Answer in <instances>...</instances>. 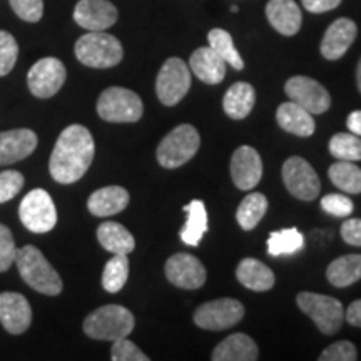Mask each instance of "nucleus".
<instances>
[{"instance_id": "f257e3e1", "label": "nucleus", "mask_w": 361, "mask_h": 361, "mask_svg": "<svg viewBox=\"0 0 361 361\" xmlns=\"http://www.w3.org/2000/svg\"><path fill=\"white\" fill-rule=\"evenodd\" d=\"M96 154V144L87 128L72 124L62 130L49 161L54 180L72 184L87 173Z\"/></svg>"}, {"instance_id": "f03ea898", "label": "nucleus", "mask_w": 361, "mask_h": 361, "mask_svg": "<svg viewBox=\"0 0 361 361\" xmlns=\"http://www.w3.org/2000/svg\"><path fill=\"white\" fill-rule=\"evenodd\" d=\"M16 264L20 276L35 291L45 296H57L62 293V279L52 268L39 247L25 245L16 252Z\"/></svg>"}, {"instance_id": "7ed1b4c3", "label": "nucleus", "mask_w": 361, "mask_h": 361, "mask_svg": "<svg viewBox=\"0 0 361 361\" xmlns=\"http://www.w3.org/2000/svg\"><path fill=\"white\" fill-rule=\"evenodd\" d=\"M134 314L121 305H106L92 311L84 319V333L92 340L116 341L133 333Z\"/></svg>"}, {"instance_id": "20e7f679", "label": "nucleus", "mask_w": 361, "mask_h": 361, "mask_svg": "<svg viewBox=\"0 0 361 361\" xmlns=\"http://www.w3.org/2000/svg\"><path fill=\"white\" fill-rule=\"evenodd\" d=\"M75 57L80 64L92 69H111L123 61L124 49L119 39L104 30L84 34L74 47Z\"/></svg>"}, {"instance_id": "39448f33", "label": "nucleus", "mask_w": 361, "mask_h": 361, "mask_svg": "<svg viewBox=\"0 0 361 361\" xmlns=\"http://www.w3.org/2000/svg\"><path fill=\"white\" fill-rule=\"evenodd\" d=\"M201 146V135L191 124H180L174 128L159 142L156 151L157 162L166 169L184 166L196 156Z\"/></svg>"}, {"instance_id": "423d86ee", "label": "nucleus", "mask_w": 361, "mask_h": 361, "mask_svg": "<svg viewBox=\"0 0 361 361\" xmlns=\"http://www.w3.org/2000/svg\"><path fill=\"white\" fill-rule=\"evenodd\" d=\"M296 305L313 319L323 335H336L345 322V308L333 296L303 291L296 296Z\"/></svg>"}, {"instance_id": "0eeeda50", "label": "nucleus", "mask_w": 361, "mask_h": 361, "mask_svg": "<svg viewBox=\"0 0 361 361\" xmlns=\"http://www.w3.org/2000/svg\"><path fill=\"white\" fill-rule=\"evenodd\" d=\"M97 114L107 123H137L144 114L141 97L126 87H109L99 96Z\"/></svg>"}, {"instance_id": "6e6552de", "label": "nucleus", "mask_w": 361, "mask_h": 361, "mask_svg": "<svg viewBox=\"0 0 361 361\" xmlns=\"http://www.w3.org/2000/svg\"><path fill=\"white\" fill-rule=\"evenodd\" d=\"M19 218L30 233L52 231L57 224V209L51 194L45 189H32L20 202Z\"/></svg>"}, {"instance_id": "1a4fd4ad", "label": "nucleus", "mask_w": 361, "mask_h": 361, "mask_svg": "<svg viewBox=\"0 0 361 361\" xmlns=\"http://www.w3.org/2000/svg\"><path fill=\"white\" fill-rule=\"evenodd\" d=\"M191 89V71L179 57H171L161 67L156 79V94L164 106H176Z\"/></svg>"}, {"instance_id": "9d476101", "label": "nucleus", "mask_w": 361, "mask_h": 361, "mask_svg": "<svg viewBox=\"0 0 361 361\" xmlns=\"http://www.w3.org/2000/svg\"><path fill=\"white\" fill-rule=\"evenodd\" d=\"M245 316V306L234 298H219L207 301L194 311V323L209 331H223L241 322Z\"/></svg>"}, {"instance_id": "9b49d317", "label": "nucleus", "mask_w": 361, "mask_h": 361, "mask_svg": "<svg viewBox=\"0 0 361 361\" xmlns=\"http://www.w3.org/2000/svg\"><path fill=\"white\" fill-rule=\"evenodd\" d=\"M284 186L301 201H313L322 191L318 174L303 157L293 156L283 164Z\"/></svg>"}, {"instance_id": "f8f14e48", "label": "nucleus", "mask_w": 361, "mask_h": 361, "mask_svg": "<svg viewBox=\"0 0 361 361\" xmlns=\"http://www.w3.org/2000/svg\"><path fill=\"white\" fill-rule=\"evenodd\" d=\"M66 66L56 57H44L30 67L27 85L32 96L39 99L54 97L66 82Z\"/></svg>"}, {"instance_id": "ddd939ff", "label": "nucleus", "mask_w": 361, "mask_h": 361, "mask_svg": "<svg viewBox=\"0 0 361 361\" xmlns=\"http://www.w3.org/2000/svg\"><path fill=\"white\" fill-rule=\"evenodd\" d=\"M284 92L311 114H324L331 107V96L318 80L306 78V75H295L284 84Z\"/></svg>"}, {"instance_id": "4468645a", "label": "nucleus", "mask_w": 361, "mask_h": 361, "mask_svg": "<svg viewBox=\"0 0 361 361\" xmlns=\"http://www.w3.org/2000/svg\"><path fill=\"white\" fill-rule=\"evenodd\" d=\"M166 278L171 284L183 290H200L206 283V268L196 256L189 252H176L166 261Z\"/></svg>"}, {"instance_id": "2eb2a0df", "label": "nucleus", "mask_w": 361, "mask_h": 361, "mask_svg": "<svg viewBox=\"0 0 361 361\" xmlns=\"http://www.w3.org/2000/svg\"><path fill=\"white\" fill-rule=\"evenodd\" d=\"M231 178L241 191H251L263 178V161L255 147L241 146L231 157Z\"/></svg>"}, {"instance_id": "dca6fc26", "label": "nucleus", "mask_w": 361, "mask_h": 361, "mask_svg": "<svg viewBox=\"0 0 361 361\" xmlns=\"http://www.w3.org/2000/svg\"><path fill=\"white\" fill-rule=\"evenodd\" d=\"M119 12L107 0H79L74 8L75 24L89 30H107L117 22Z\"/></svg>"}, {"instance_id": "f3484780", "label": "nucleus", "mask_w": 361, "mask_h": 361, "mask_svg": "<svg viewBox=\"0 0 361 361\" xmlns=\"http://www.w3.org/2000/svg\"><path fill=\"white\" fill-rule=\"evenodd\" d=\"M0 323L11 335H22L32 323V308L20 293H0Z\"/></svg>"}, {"instance_id": "a211bd4d", "label": "nucleus", "mask_w": 361, "mask_h": 361, "mask_svg": "<svg viewBox=\"0 0 361 361\" xmlns=\"http://www.w3.org/2000/svg\"><path fill=\"white\" fill-rule=\"evenodd\" d=\"M37 134L30 129L0 133V166H8L29 157L37 147Z\"/></svg>"}, {"instance_id": "6ab92c4d", "label": "nucleus", "mask_w": 361, "mask_h": 361, "mask_svg": "<svg viewBox=\"0 0 361 361\" xmlns=\"http://www.w3.org/2000/svg\"><path fill=\"white\" fill-rule=\"evenodd\" d=\"M356 34H358V27L351 19L341 17L333 22L324 32V37L322 40V56L328 61H338L345 56L346 51L355 42Z\"/></svg>"}, {"instance_id": "aec40b11", "label": "nucleus", "mask_w": 361, "mask_h": 361, "mask_svg": "<svg viewBox=\"0 0 361 361\" xmlns=\"http://www.w3.org/2000/svg\"><path fill=\"white\" fill-rule=\"evenodd\" d=\"M266 17L274 30L288 37L298 34L303 22L301 8L295 0H269L266 6Z\"/></svg>"}, {"instance_id": "412c9836", "label": "nucleus", "mask_w": 361, "mask_h": 361, "mask_svg": "<svg viewBox=\"0 0 361 361\" xmlns=\"http://www.w3.org/2000/svg\"><path fill=\"white\" fill-rule=\"evenodd\" d=\"M129 192L123 186H106L89 196L87 209L97 218H107L123 213L129 204Z\"/></svg>"}, {"instance_id": "4be33fe9", "label": "nucleus", "mask_w": 361, "mask_h": 361, "mask_svg": "<svg viewBox=\"0 0 361 361\" xmlns=\"http://www.w3.org/2000/svg\"><path fill=\"white\" fill-rule=\"evenodd\" d=\"M189 66H191L192 74L202 82L218 85L226 78V66L228 64L207 45V47H200L192 52Z\"/></svg>"}, {"instance_id": "5701e85b", "label": "nucleus", "mask_w": 361, "mask_h": 361, "mask_svg": "<svg viewBox=\"0 0 361 361\" xmlns=\"http://www.w3.org/2000/svg\"><path fill=\"white\" fill-rule=\"evenodd\" d=\"M211 358L213 361H256L259 358V350L251 336L234 333L216 346Z\"/></svg>"}, {"instance_id": "b1692460", "label": "nucleus", "mask_w": 361, "mask_h": 361, "mask_svg": "<svg viewBox=\"0 0 361 361\" xmlns=\"http://www.w3.org/2000/svg\"><path fill=\"white\" fill-rule=\"evenodd\" d=\"M276 121L279 128L298 137H311L316 129L313 114L293 101L284 102L278 107Z\"/></svg>"}, {"instance_id": "393cba45", "label": "nucleus", "mask_w": 361, "mask_h": 361, "mask_svg": "<svg viewBox=\"0 0 361 361\" xmlns=\"http://www.w3.org/2000/svg\"><path fill=\"white\" fill-rule=\"evenodd\" d=\"M236 278L251 291H269L274 286V273L255 258H245L238 264Z\"/></svg>"}, {"instance_id": "a878e982", "label": "nucleus", "mask_w": 361, "mask_h": 361, "mask_svg": "<svg viewBox=\"0 0 361 361\" xmlns=\"http://www.w3.org/2000/svg\"><path fill=\"white\" fill-rule=\"evenodd\" d=\"M97 239L101 246L112 255H129L134 251L135 239L129 229L114 221H106L97 228Z\"/></svg>"}, {"instance_id": "bb28decb", "label": "nucleus", "mask_w": 361, "mask_h": 361, "mask_svg": "<svg viewBox=\"0 0 361 361\" xmlns=\"http://www.w3.org/2000/svg\"><path fill=\"white\" fill-rule=\"evenodd\" d=\"M256 102L255 87L247 82H236L226 90L223 99L224 112L231 119H245L251 114L252 107Z\"/></svg>"}, {"instance_id": "cd10ccee", "label": "nucleus", "mask_w": 361, "mask_h": 361, "mask_svg": "<svg viewBox=\"0 0 361 361\" xmlns=\"http://www.w3.org/2000/svg\"><path fill=\"white\" fill-rule=\"evenodd\" d=\"M188 214L186 224L180 229V239L184 245L197 246L207 233V211L206 204L201 200H194L183 207Z\"/></svg>"}, {"instance_id": "c85d7f7f", "label": "nucleus", "mask_w": 361, "mask_h": 361, "mask_svg": "<svg viewBox=\"0 0 361 361\" xmlns=\"http://www.w3.org/2000/svg\"><path fill=\"white\" fill-rule=\"evenodd\" d=\"M328 281L336 288H348L361 279V255H346L331 261L326 269Z\"/></svg>"}, {"instance_id": "c756f323", "label": "nucleus", "mask_w": 361, "mask_h": 361, "mask_svg": "<svg viewBox=\"0 0 361 361\" xmlns=\"http://www.w3.org/2000/svg\"><path fill=\"white\" fill-rule=\"evenodd\" d=\"M268 197L261 192H251L247 194L245 200L241 201L238 211H236V219L239 226H241L245 231H252L256 226L259 224V221L264 218L266 211H268Z\"/></svg>"}, {"instance_id": "7c9ffc66", "label": "nucleus", "mask_w": 361, "mask_h": 361, "mask_svg": "<svg viewBox=\"0 0 361 361\" xmlns=\"http://www.w3.org/2000/svg\"><path fill=\"white\" fill-rule=\"evenodd\" d=\"M328 176L331 183L343 192L361 194V169L351 161H336L329 166Z\"/></svg>"}, {"instance_id": "2f4dec72", "label": "nucleus", "mask_w": 361, "mask_h": 361, "mask_svg": "<svg viewBox=\"0 0 361 361\" xmlns=\"http://www.w3.org/2000/svg\"><path fill=\"white\" fill-rule=\"evenodd\" d=\"M207 42H209V47L218 54V56L223 59L226 64H229L233 69L243 71L245 69V61L239 56L238 49L234 47L233 37L228 30L224 29H213L207 34Z\"/></svg>"}, {"instance_id": "473e14b6", "label": "nucleus", "mask_w": 361, "mask_h": 361, "mask_svg": "<svg viewBox=\"0 0 361 361\" xmlns=\"http://www.w3.org/2000/svg\"><path fill=\"white\" fill-rule=\"evenodd\" d=\"M305 247L303 234L296 228H286L281 231L271 233L268 238V252L274 258L278 256H290Z\"/></svg>"}, {"instance_id": "72a5a7b5", "label": "nucleus", "mask_w": 361, "mask_h": 361, "mask_svg": "<svg viewBox=\"0 0 361 361\" xmlns=\"http://www.w3.org/2000/svg\"><path fill=\"white\" fill-rule=\"evenodd\" d=\"M129 259L128 255H114L106 263L102 273V286L107 293H119L128 283Z\"/></svg>"}, {"instance_id": "f704fd0d", "label": "nucleus", "mask_w": 361, "mask_h": 361, "mask_svg": "<svg viewBox=\"0 0 361 361\" xmlns=\"http://www.w3.org/2000/svg\"><path fill=\"white\" fill-rule=\"evenodd\" d=\"M329 154L338 161H361V137L353 133H338L329 139Z\"/></svg>"}, {"instance_id": "c9c22d12", "label": "nucleus", "mask_w": 361, "mask_h": 361, "mask_svg": "<svg viewBox=\"0 0 361 361\" xmlns=\"http://www.w3.org/2000/svg\"><path fill=\"white\" fill-rule=\"evenodd\" d=\"M19 57V45L12 34L0 30V78L11 74Z\"/></svg>"}, {"instance_id": "e433bc0d", "label": "nucleus", "mask_w": 361, "mask_h": 361, "mask_svg": "<svg viewBox=\"0 0 361 361\" xmlns=\"http://www.w3.org/2000/svg\"><path fill=\"white\" fill-rule=\"evenodd\" d=\"M322 207L324 213L335 216V218H348L353 213L355 204L345 194H326L322 197Z\"/></svg>"}, {"instance_id": "4c0bfd02", "label": "nucleus", "mask_w": 361, "mask_h": 361, "mask_svg": "<svg viewBox=\"0 0 361 361\" xmlns=\"http://www.w3.org/2000/svg\"><path fill=\"white\" fill-rule=\"evenodd\" d=\"M24 176L19 171H2L0 173V204L13 200L24 188Z\"/></svg>"}, {"instance_id": "58836bf2", "label": "nucleus", "mask_w": 361, "mask_h": 361, "mask_svg": "<svg viewBox=\"0 0 361 361\" xmlns=\"http://www.w3.org/2000/svg\"><path fill=\"white\" fill-rule=\"evenodd\" d=\"M111 360L112 361H149V356L144 355L133 341L126 338H119L114 341L111 350Z\"/></svg>"}, {"instance_id": "ea45409f", "label": "nucleus", "mask_w": 361, "mask_h": 361, "mask_svg": "<svg viewBox=\"0 0 361 361\" xmlns=\"http://www.w3.org/2000/svg\"><path fill=\"white\" fill-rule=\"evenodd\" d=\"M319 361H355L358 360V351L351 341L341 340L329 345L326 350L319 355Z\"/></svg>"}, {"instance_id": "a19ab883", "label": "nucleus", "mask_w": 361, "mask_h": 361, "mask_svg": "<svg viewBox=\"0 0 361 361\" xmlns=\"http://www.w3.org/2000/svg\"><path fill=\"white\" fill-rule=\"evenodd\" d=\"M12 11L25 22H39L44 16V0H8Z\"/></svg>"}, {"instance_id": "79ce46f5", "label": "nucleus", "mask_w": 361, "mask_h": 361, "mask_svg": "<svg viewBox=\"0 0 361 361\" xmlns=\"http://www.w3.org/2000/svg\"><path fill=\"white\" fill-rule=\"evenodd\" d=\"M16 241L6 224H0V273L7 271L16 261Z\"/></svg>"}, {"instance_id": "37998d69", "label": "nucleus", "mask_w": 361, "mask_h": 361, "mask_svg": "<svg viewBox=\"0 0 361 361\" xmlns=\"http://www.w3.org/2000/svg\"><path fill=\"white\" fill-rule=\"evenodd\" d=\"M341 238L343 241L351 246H361V219L350 218L341 224Z\"/></svg>"}, {"instance_id": "c03bdc74", "label": "nucleus", "mask_w": 361, "mask_h": 361, "mask_svg": "<svg viewBox=\"0 0 361 361\" xmlns=\"http://www.w3.org/2000/svg\"><path fill=\"white\" fill-rule=\"evenodd\" d=\"M301 4L311 13H324L336 8L341 0H301Z\"/></svg>"}, {"instance_id": "a18cd8bd", "label": "nucleus", "mask_w": 361, "mask_h": 361, "mask_svg": "<svg viewBox=\"0 0 361 361\" xmlns=\"http://www.w3.org/2000/svg\"><path fill=\"white\" fill-rule=\"evenodd\" d=\"M345 319L351 326L361 328V300H356L348 306V310L345 313Z\"/></svg>"}, {"instance_id": "49530a36", "label": "nucleus", "mask_w": 361, "mask_h": 361, "mask_svg": "<svg viewBox=\"0 0 361 361\" xmlns=\"http://www.w3.org/2000/svg\"><path fill=\"white\" fill-rule=\"evenodd\" d=\"M346 126H348L350 133H353L361 137V111H353L348 116V121H346Z\"/></svg>"}, {"instance_id": "de8ad7c7", "label": "nucleus", "mask_w": 361, "mask_h": 361, "mask_svg": "<svg viewBox=\"0 0 361 361\" xmlns=\"http://www.w3.org/2000/svg\"><path fill=\"white\" fill-rule=\"evenodd\" d=\"M356 84H358V90L361 92V59L358 62V67H356Z\"/></svg>"}, {"instance_id": "09e8293b", "label": "nucleus", "mask_w": 361, "mask_h": 361, "mask_svg": "<svg viewBox=\"0 0 361 361\" xmlns=\"http://www.w3.org/2000/svg\"><path fill=\"white\" fill-rule=\"evenodd\" d=\"M231 12H234V13H238V12H239V8H238V6H233V7H231Z\"/></svg>"}]
</instances>
